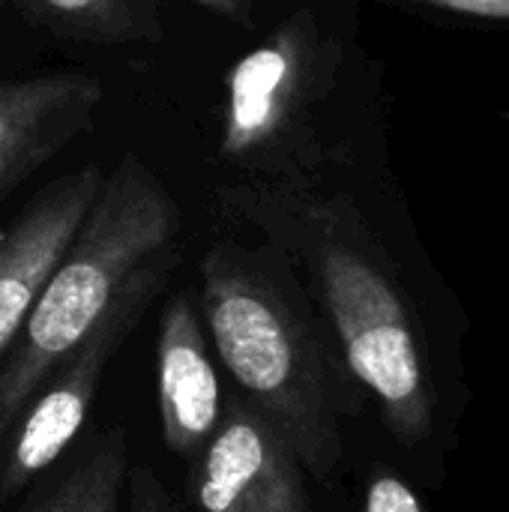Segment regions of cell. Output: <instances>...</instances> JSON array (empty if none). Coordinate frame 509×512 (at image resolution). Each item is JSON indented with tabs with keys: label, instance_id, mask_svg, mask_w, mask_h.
I'll use <instances>...</instances> for the list:
<instances>
[{
	"label": "cell",
	"instance_id": "6da1fadb",
	"mask_svg": "<svg viewBox=\"0 0 509 512\" xmlns=\"http://www.w3.org/2000/svg\"><path fill=\"white\" fill-rule=\"evenodd\" d=\"M216 201L231 222L246 225L294 267L351 381L375 399L390 435L405 447H423L438 423L426 336L363 207L327 183L234 180Z\"/></svg>",
	"mask_w": 509,
	"mask_h": 512
},
{
	"label": "cell",
	"instance_id": "7a4b0ae2",
	"mask_svg": "<svg viewBox=\"0 0 509 512\" xmlns=\"http://www.w3.org/2000/svg\"><path fill=\"white\" fill-rule=\"evenodd\" d=\"M195 303L237 393L285 435L306 474L333 477L351 375L294 267L267 243L216 240Z\"/></svg>",
	"mask_w": 509,
	"mask_h": 512
},
{
	"label": "cell",
	"instance_id": "3957f363",
	"mask_svg": "<svg viewBox=\"0 0 509 512\" xmlns=\"http://www.w3.org/2000/svg\"><path fill=\"white\" fill-rule=\"evenodd\" d=\"M183 216L135 153H126L57 264L33 312L0 354V444L75 357L105 309L144 273L180 261Z\"/></svg>",
	"mask_w": 509,
	"mask_h": 512
},
{
	"label": "cell",
	"instance_id": "277c9868",
	"mask_svg": "<svg viewBox=\"0 0 509 512\" xmlns=\"http://www.w3.org/2000/svg\"><path fill=\"white\" fill-rule=\"evenodd\" d=\"M348 45L312 9L288 18L228 75L219 156L249 183H327L345 162L330 111L345 93Z\"/></svg>",
	"mask_w": 509,
	"mask_h": 512
},
{
	"label": "cell",
	"instance_id": "5b68a950",
	"mask_svg": "<svg viewBox=\"0 0 509 512\" xmlns=\"http://www.w3.org/2000/svg\"><path fill=\"white\" fill-rule=\"evenodd\" d=\"M174 264L138 276L99 318L75 357L36 396L0 444V507L30 489L72 447L84 429L111 360L126 345L153 297L162 294Z\"/></svg>",
	"mask_w": 509,
	"mask_h": 512
},
{
	"label": "cell",
	"instance_id": "8992f818",
	"mask_svg": "<svg viewBox=\"0 0 509 512\" xmlns=\"http://www.w3.org/2000/svg\"><path fill=\"white\" fill-rule=\"evenodd\" d=\"M186 483L198 512H309L303 462L240 393L225 396L222 420L189 462Z\"/></svg>",
	"mask_w": 509,
	"mask_h": 512
},
{
	"label": "cell",
	"instance_id": "52a82bcc",
	"mask_svg": "<svg viewBox=\"0 0 509 512\" xmlns=\"http://www.w3.org/2000/svg\"><path fill=\"white\" fill-rule=\"evenodd\" d=\"M105 171L75 168L42 186L0 234V354L9 348L81 231Z\"/></svg>",
	"mask_w": 509,
	"mask_h": 512
},
{
	"label": "cell",
	"instance_id": "ba28073f",
	"mask_svg": "<svg viewBox=\"0 0 509 512\" xmlns=\"http://www.w3.org/2000/svg\"><path fill=\"white\" fill-rule=\"evenodd\" d=\"M156 408L168 453L192 462L222 420L225 393L189 291L171 294L156 327Z\"/></svg>",
	"mask_w": 509,
	"mask_h": 512
},
{
	"label": "cell",
	"instance_id": "9c48e42d",
	"mask_svg": "<svg viewBox=\"0 0 509 512\" xmlns=\"http://www.w3.org/2000/svg\"><path fill=\"white\" fill-rule=\"evenodd\" d=\"M102 96L87 72L0 81V201L93 123Z\"/></svg>",
	"mask_w": 509,
	"mask_h": 512
},
{
	"label": "cell",
	"instance_id": "30bf717a",
	"mask_svg": "<svg viewBox=\"0 0 509 512\" xmlns=\"http://www.w3.org/2000/svg\"><path fill=\"white\" fill-rule=\"evenodd\" d=\"M129 465L126 429L108 426L18 512H120Z\"/></svg>",
	"mask_w": 509,
	"mask_h": 512
},
{
	"label": "cell",
	"instance_id": "8fae6325",
	"mask_svg": "<svg viewBox=\"0 0 509 512\" xmlns=\"http://www.w3.org/2000/svg\"><path fill=\"white\" fill-rule=\"evenodd\" d=\"M45 27L90 42H141L159 36L153 0H12Z\"/></svg>",
	"mask_w": 509,
	"mask_h": 512
},
{
	"label": "cell",
	"instance_id": "7c38bea8",
	"mask_svg": "<svg viewBox=\"0 0 509 512\" xmlns=\"http://www.w3.org/2000/svg\"><path fill=\"white\" fill-rule=\"evenodd\" d=\"M387 3L444 21L509 27V0H387Z\"/></svg>",
	"mask_w": 509,
	"mask_h": 512
},
{
	"label": "cell",
	"instance_id": "4fadbf2b",
	"mask_svg": "<svg viewBox=\"0 0 509 512\" xmlns=\"http://www.w3.org/2000/svg\"><path fill=\"white\" fill-rule=\"evenodd\" d=\"M357 512H429V507L402 477L378 471L369 477Z\"/></svg>",
	"mask_w": 509,
	"mask_h": 512
},
{
	"label": "cell",
	"instance_id": "5bb4252c",
	"mask_svg": "<svg viewBox=\"0 0 509 512\" xmlns=\"http://www.w3.org/2000/svg\"><path fill=\"white\" fill-rule=\"evenodd\" d=\"M120 512H183L147 465H129Z\"/></svg>",
	"mask_w": 509,
	"mask_h": 512
},
{
	"label": "cell",
	"instance_id": "9a60e30c",
	"mask_svg": "<svg viewBox=\"0 0 509 512\" xmlns=\"http://www.w3.org/2000/svg\"><path fill=\"white\" fill-rule=\"evenodd\" d=\"M198 6H204L207 12L231 21V24H249L252 18V3L249 0H192Z\"/></svg>",
	"mask_w": 509,
	"mask_h": 512
}]
</instances>
